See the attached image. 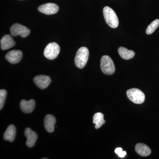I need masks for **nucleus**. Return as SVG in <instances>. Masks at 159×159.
Segmentation results:
<instances>
[{
	"label": "nucleus",
	"mask_w": 159,
	"mask_h": 159,
	"mask_svg": "<svg viewBox=\"0 0 159 159\" xmlns=\"http://www.w3.org/2000/svg\"><path fill=\"white\" fill-rule=\"evenodd\" d=\"M5 57L9 63L15 64L20 61L22 57V53L19 50H12L8 52Z\"/></svg>",
	"instance_id": "9"
},
{
	"label": "nucleus",
	"mask_w": 159,
	"mask_h": 159,
	"mask_svg": "<svg viewBox=\"0 0 159 159\" xmlns=\"http://www.w3.org/2000/svg\"><path fill=\"white\" fill-rule=\"evenodd\" d=\"M35 102L33 99H30L29 101L22 100L20 102V107L23 112L30 113L34 110L35 107Z\"/></svg>",
	"instance_id": "11"
},
{
	"label": "nucleus",
	"mask_w": 159,
	"mask_h": 159,
	"mask_svg": "<svg viewBox=\"0 0 159 159\" xmlns=\"http://www.w3.org/2000/svg\"></svg>",
	"instance_id": "23"
},
{
	"label": "nucleus",
	"mask_w": 159,
	"mask_h": 159,
	"mask_svg": "<svg viewBox=\"0 0 159 159\" xmlns=\"http://www.w3.org/2000/svg\"><path fill=\"white\" fill-rule=\"evenodd\" d=\"M93 123L95 124V128L98 129L102 125L105 124V121L104 120V115L102 113H97L94 115L93 117Z\"/></svg>",
	"instance_id": "17"
},
{
	"label": "nucleus",
	"mask_w": 159,
	"mask_h": 159,
	"mask_svg": "<svg viewBox=\"0 0 159 159\" xmlns=\"http://www.w3.org/2000/svg\"><path fill=\"white\" fill-rule=\"evenodd\" d=\"M33 81L38 87L42 89L48 88L51 82V79L46 75H39L34 77Z\"/></svg>",
	"instance_id": "8"
},
{
	"label": "nucleus",
	"mask_w": 159,
	"mask_h": 159,
	"mask_svg": "<svg viewBox=\"0 0 159 159\" xmlns=\"http://www.w3.org/2000/svg\"><path fill=\"white\" fill-rule=\"evenodd\" d=\"M60 49L59 45L56 43H51L46 47L44 51V55L49 60L56 58L59 54Z\"/></svg>",
	"instance_id": "5"
},
{
	"label": "nucleus",
	"mask_w": 159,
	"mask_h": 159,
	"mask_svg": "<svg viewBox=\"0 0 159 159\" xmlns=\"http://www.w3.org/2000/svg\"><path fill=\"white\" fill-rule=\"evenodd\" d=\"M16 135V129L13 125H10L7 127L4 134V139L9 142H12L14 141Z\"/></svg>",
	"instance_id": "15"
},
{
	"label": "nucleus",
	"mask_w": 159,
	"mask_h": 159,
	"mask_svg": "<svg viewBox=\"0 0 159 159\" xmlns=\"http://www.w3.org/2000/svg\"><path fill=\"white\" fill-rule=\"evenodd\" d=\"M25 136L27 138L26 145L29 148L33 147L37 140V134L31 129L27 128L25 131Z\"/></svg>",
	"instance_id": "10"
},
{
	"label": "nucleus",
	"mask_w": 159,
	"mask_h": 159,
	"mask_svg": "<svg viewBox=\"0 0 159 159\" xmlns=\"http://www.w3.org/2000/svg\"><path fill=\"white\" fill-rule=\"evenodd\" d=\"M128 99L136 104H142L145 100V95L142 91L138 89H131L126 92Z\"/></svg>",
	"instance_id": "4"
},
{
	"label": "nucleus",
	"mask_w": 159,
	"mask_h": 159,
	"mask_svg": "<svg viewBox=\"0 0 159 159\" xmlns=\"http://www.w3.org/2000/svg\"><path fill=\"white\" fill-rule=\"evenodd\" d=\"M118 52L121 57L125 60L131 59L135 56V53L134 51L129 50L123 47L119 48L118 49Z\"/></svg>",
	"instance_id": "16"
},
{
	"label": "nucleus",
	"mask_w": 159,
	"mask_h": 159,
	"mask_svg": "<svg viewBox=\"0 0 159 159\" xmlns=\"http://www.w3.org/2000/svg\"><path fill=\"white\" fill-rule=\"evenodd\" d=\"M100 67L102 72L108 75L113 74L116 70L112 60L107 55H104L101 57Z\"/></svg>",
	"instance_id": "3"
},
{
	"label": "nucleus",
	"mask_w": 159,
	"mask_h": 159,
	"mask_svg": "<svg viewBox=\"0 0 159 159\" xmlns=\"http://www.w3.org/2000/svg\"><path fill=\"white\" fill-rule=\"evenodd\" d=\"M89 54L86 47H81L77 51L74 59L75 65L77 68L82 69L84 67L88 60Z\"/></svg>",
	"instance_id": "1"
},
{
	"label": "nucleus",
	"mask_w": 159,
	"mask_h": 159,
	"mask_svg": "<svg viewBox=\"0 0 159 159\" xmlns=\"http://www.w3.org/2000/svg\"><path fill=\"white\" fill-rule=\"evenodd\" d=\"M15 45L13 39L9 34L4 35L1 40V48L2 50H6L11 48Z\"/></svg>",
	"instance_id": "13"
},
{
	"label": "nucleus",
	"mask_w": 159,
	"mask_h": 159,
	"mask_svg": "<svg viewBox=\"0 0 159 159\" xmlns=\"http://www.w3.org/2000/svg\"><path fill=\"white\" fill-rule=\"evenodd\" d=\"M159 26V20L156 19L152 22L148 27L146 30V34H150L153 33L155 30L157 29Z\"/></svg>",
	"instance_id": "18"
},
{
	"label": "nucleus",
	"mask_w": 159,
	"mask_h": 159,
	"mask_svg": "<svg viewBox=\"0 0 159 159\" xmlns=\"http://www.w3.org/2000/svg\"><path fill=\"white\" fill-rule=\"evenodd\" d=\"M126 155V152L125 151H122V152H120V153L119 154H118V156H119V157H120L121 158H123L125 156V155Z\"/></svg>",
	"instance_id": "20"
},
{
	"label": "nucleus",
	"mask_w": 159,
	"mask_h": 159,
	"mask_svg": "<svg viewBox=\"0 0 159 159\" xmlns=\"http://www.w3.org/2000/svg\"><path fill=\"white\" fill-rule=\"evenodd\" d=\"M59 10V7L54 3H47L39 6L38 10L41 13L46 15H52L57 13Z\"/></svg>",
	"instance_id": "7"
},
{
	"label": "nucleus",
	"mask_w": 159,
	"mask_h": 159,
	"mask_svg": "<svg viewBox=\"0 0 159 159\" xmlns=\"http://www.w3.org/2000/svg\"><path fill=\"white\" fill-rule=\"evenodd\" d=\"M7 92L6 90L1 89L0 90V109L2 110L5 104Z\"/></svg>",
	"instance_id": "19"
},
{
	"label": "nucleus",
	"mask_w": 159,
	"mask_h": 159,
	"mask_svg": "<svg viewBox=\"0 0 159 159\" xmlns=\"http://www.w3.org/2000/svg\"><path fill=\"white\" fill-rule=\"evenodd\" d=\"M122 148H116L115 150V153L117 154H119L120 152H122Z\"/></svg>",
	"instance_id": "21"
},
{
	"label": "nucleus",
	"mask_w": 159,
	"mask_h": 159,
	"mask_svg": "<svg viewBox=\"0 0 159 159\" xmlns=\"http://www.w3.org/2000/svg\"><path fill=\"white\" fill-rule=\"evenodd\" d=\"M103 14L107 24L111 28L116 29L119 25L118 18L115 11L110 7L106 6L103 9Z\"/></svg>",
	"instance_id": "2"
},
{
	"label": "nucleus",
	"mask_w": 159,
	"mask_h": 159,
	"mask_svg": "<svg viewBox=\"0 0 159 159\" xmlns=\"http://www.w3.org/2000/svg\"><path fill=\"white\" fill-rule=\"evenodd\" d=\"M56 119L54 116L48 115L45 117L44 124L46 130L49 133H52L54 130Z\"/></svg>",
	"instance_id": "12"
},
{
	"label": "nucleus",
	"mask_w": 159,
	"mask_h": 159,
	"mask_svg": "<svg viewBox=\"0 0 159 159\" xmlns=\"http://www.w3.org/2000/svg\"><path fill=\"white\" fill-rule=\"evenodd\" d=\"M48 159V158H43V159Z\"/></svg>",
	"instance_id": "22"
},
{
	"label": "nucleus",
	"mask_w": 159,
	"mask_h": 159,
	"mask_svg": "<svg viewBox=\"0 0 159 159\" xmlns=\"http://www.w3.org/2000/svg\"><path fill=\"white\" fill-rule=\"evenodd\" d=\"M30 33V30L19 24H15L10 28V33L13 36L20 35L22 38H25L29 35Z\"/></svg>",
	"instance_id": "6"
},
{
	"label": "nucleus",
	"mask_w": 159,
	"mask_h": 159,
	"mask_svg": "<svg viewBox=\"0 0 159 159\" xmlns=\"http://www.w3.org/2000/svg\"><path fill=\"white\" fill-rule=\"evenodd\" d=\"M135 151L139 155L142 157H147L151 153L150 148L147 145L142 143H138L135 146Z\"/></svg>",
	"instance_id": "14"
}]
</instances>
